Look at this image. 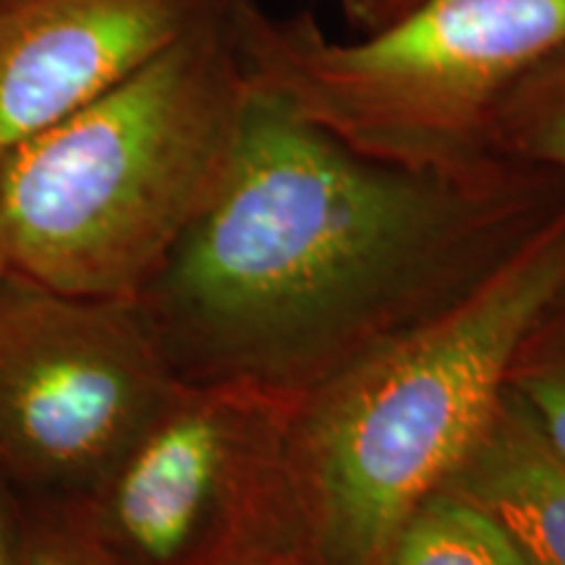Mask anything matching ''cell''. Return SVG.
<instances>
[{"mask_svg":"<svg viewBox=\"0 0 565 565\" xmlns=\"http://www.w3.org/2000/svg\"><path fill=\"white\" fill-rule=\"evenodd\" d=\"M561 179L370 158L252 84L221 179L137 303L179 377L301 395L490 270Z\"/></svg>","mask_w":565,"mask_h":565,"instance_id":"obj_1","label":"cell"},{"mask_svg":"<svg viewBox=\"0 0 565 565\" xmlns=\"http://www.w3.org/2000/svg\"><path fill=\"white\" fill-rule=\"evenodd\" d=\"M565 299V200L490 270L299 395L288 479L309 565H385L508 391L515 356Z\"/></svg>","mask_w":565,"mask_h":565,"instance_id":"obj_2","label":"cell"},{"mask_svg":"<svg viewBox=\"0 0 565 565\" xmlns=\"http://www.w3.org/2000/svg\"><path fill=\"white\" fill-rule=\"evenodd\" d=\"M249 92L236 6L204 0L166 51L0 154L13 270L137 301L210 200Z\"/></svg>","mask_w":565,"mask_h":565,"instance_id":"obj_3","label":"cell"},{"mask_svg":"<svg viewBox=\"0 0 565 565\" xmlns=\"http://www.w3.org/2000/svg\"><path fill=\"white\" fill-rule=\"evenodd\" d=\"M233 6L254 87L353 150L422 171L500 160L494 110L565 42V0H422L353 40L265 0Z\"/></svg>","mask_w":565,"mask_h":565,"instance_id":"obj_4","label":"cell"},{"mask_svg":"<svg viewBox=\"0 0 565 565\" xmlns=\"http://www.w3.org/2000/svg\"><path fill=\"white\" fill-rule=\"evenodd\" d=\"M299 395L175 380L87 494L66 505L110 565H228L296 550L288 440Z\"/></svg>","mask_w":565,"mask_h":565,"instance_id":"obj_5","label":"cell"},{"mask_svg":"<svg viewBox=\"0 0 565 565\" xmlns=\"http://www.w3.org/2000/svg\"><path fill=\"white\" fill-rule=\"evenodd\" d=\"M179 380L131 299L0 280V482L21 503L92 490Z\"/></svg>","mask_w":565,"mask_h":565,"instance_id":"obj_6","label":"cell"},{"mask_svg":"<svg viewBox=\"0 0 565 565\" xmlns=\"http://www.w3.org/2000/svg\"><path fill=\"white\" fill-rule=\"evenodd\" d=\"M204 0H3L0 154L166 51Z\"/></svg>","mask_w":565,"mask_h":565,"instance_id":"obj_7","label":"cell"},{"mask_svg":"<svg viewBox=\"0 0 565 565\" xmlns=\"http://www.w3.org/2000/svg\"><path fill=\"white\" fill-rule=\"evenodd\" d=\"M443 487L498 521L532 565H565V463L511 391Z\"/></svg>","mask_w":565,"mask_h":565,"instance_id":"obj_8","label":"cell"},{"mask_svg":"<svg viewBox=\"0 0 565 565\" xmlns=\"http://www.w3.org/2000/svg\"><path fill=\"white\" fill-rule=\"evenodd\" d=\"M385 565H532L498 521L445 490L429 492L395 534Z\"/></svg>","mask_w":565,"mask_h":565,"instance_id":"obj_9","label":"cell"},{"mask_svg":"<svg viewBox=\"0 0 565 565\" xmlns=\"http://www.w3.org/2000/svg\"><path fill=\"white\" fill-rule=\"evenodd\" d=\"M492 154L565 179V42L500 100L492 118Z\"/></svg>","mask_w":565,"mask_h":565,"instance_id":"obj_10","label":"cell"},{"mask_svg":"<svg viewBox=\"0 0 565 565\" xmlns=\"http://www.w3.org/2000/svg\"><path fill=\"white\" fill-rule=\"evenodd\" d=\"M508 391L524 404L536 429L565 463V330H534L515 356Z\"/></svg>","mask_w":565,"mask_h":565,"instance_id":"obj_11","label":"cell"},{"mask_svg":"<svg viewBox=\"0 0 565 565\" xmlns=\"http://www.w3.org/2000/svg\"><path fill=\"white\" fill-rule=\"evenodd\" d=\"M17 565H110L66 505L21 503Z\"/></svg>","mask_w":565,"mask_h":565,"instance_id":"obj_12","label":"cell"},{"mask_svg":"<svg viewBox=\"0 0 565 565\" xmlns=\"http://www.w3.org/2000/svg\"><path fill=\"white\" fill-rule=\"evenodd\" d=\"M419 3L422 0H338L343 19L349 21L351 30H356V34L380 30Z\"/></svg>","mask_w":565,"mask_h":565,"instance_id":"obj_13","label":"cell"},{"mask_svg":"<svg viewBox=\"0 0 565 565\" xmlns=\"http://www.w3.org/2000/svg\"><path fill=\"white\" fill-rule=\"evenodd\" d=\"M21 500L0 482V565H17Z\"/></svg>","mask_w":565,"mask_h":565,"instance_id":"obj_14","label":"cell"},{"mask_svg":"<svg viewBox=\"0 0 565 565\" xmlns=\"http://www.w3.org/2000/svg\"><path fill=\"white\" fill-rule=\"evenodd\" d=\"M228 565H309L307 557L296 550H265V553L246 555L242 561H233Z\"/></svg>","mask_w":565,"mask_h":565,"instance_id":"obj_15","label":"cell"},{"mask_svg":"<svg viewBox=\"0 0 565 565\" xmlns=\"http://www.w3.org/2000/svg\"><path fill=\"white\" fill-rule=\"evenodd\" d=\"M11 270H13V265H11V254H9V242H6L3 215H0V280H3Z\"/></svg>","mask_w":565,"mask_h":565,"instance_id":"obj_16","label":"cell"},{"mask_svg":"<svg viewBox=\"0 0 565 565\" xmlns=\"http://www.w3.org/2000/svg\"><path fill=\"white\" fill-rule=\"evenodd\" d=\"M0 3H3V0H0Z\"/></svg>","mask_w":565,"mask_h":565,"instance_id":"obj_17","label":"cell"}]
</instances>
